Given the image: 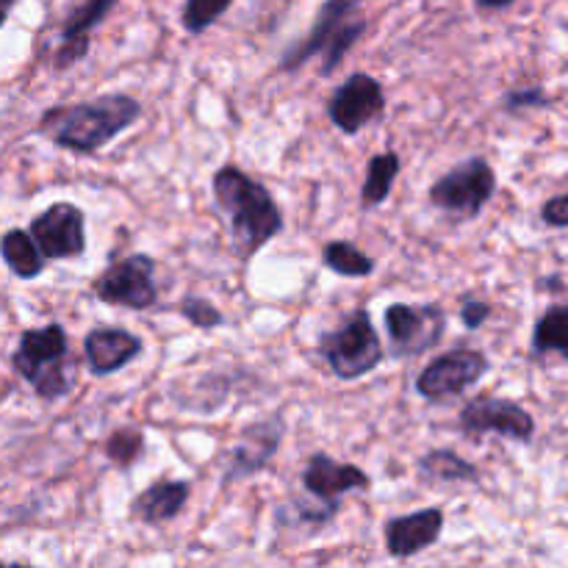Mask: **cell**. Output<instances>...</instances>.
<instances>
[{
    "mask_svg": "<svg viewBox=\"0 0 568 568\" xmlns=\"http://www.w3.org/2000/svg\"><path fill=\"white\" fill-rule=\"evenodd\" d=\"M189 497H192V483L181 477H159L133 497L131 519L148 527L170 525L183 514Z\"/></svg>",
    "mask_w": 568,
    "mask_h": 568,
    "instance_id": "16",
    "label": "cell"
},
{
    "mask_svg": "<svg viewBox=\"0 0 568 568\" xmlns=\"http://www.w3.org/2000/svg\"><path fill=\"white\" fill-rule=\"evenodd\" d=\"M491 316H494V305L488 303L486 297H480V294H466V297L460 300V322H464L466 331L471 333L480 331Z\"/></svg>",
    "mask_w": 568,
    "mask_h": 568,
    "instance_id": "30",
    "label": "cell"
},
{
    "mask_svg": "<svg viewBox=\"0 0 568 568\" xmlns=\"http://www.w3.org/2000/svg\"><path fill=\"white\" fill-rule=\"evenodd\" d=\"M366 28H369V22L364 20V17H349L347 22H344L342 28H338L336 33H333L331 39L325 42V48L320 50L322 55V67H320V75L322 78H331L333 72L342 67V61L347 59L349 50L358 44V39L364 37Z\"/></svg>",
    "mask_w": 568,
    "mask_h": 568,
    "instance_id": "23",
    "label": "cell"
},
{
    "mask_svg": "<svg viewBox=\"0 0 568 568\" xmlns=\"http://www.w3.org/2000/svg\"><path fill=\"white\" fill-rule=\"evenodd\" d=\"M233 0H183L181 26L189 37H203L211 26L227 14Z\"/></svg>",
    "mask_w": 568,
    "mask_h": 568,
    "instance_id": "25",
    "label": "cell"
},
{
    "mask_svg": "<svg viewBox=\"0 0 568 568\" xmlns=\"http://www.w3.org/2000/svg\"><path fill=\"white\" fill-rule=\"evenodd\" d=\"M92 294L105 305L128 311H148L159 303L155 258L148 253H131L105 266L92 281Z\"/></svg>",
    "mask_w": 568,
    "mask_h": 568,
    "instance_id": "7",
    "label": "cell"
},
{
    "mask_svg": "<svg viewBox=\"0 0 568 568\" xmlns=\"http://www.w3.org/2000/svg\"><path fill=\"white\" fill-rule=\"evenodd\" d=\"M383 325L394 358H419L447 336V311L436 303H392L383 311Z\"/></svg>",
    "mask_w": 568,
    "mask_h": 568,
    "instance_id": "6",
    "label": "cell"
},
{
    "mask_svg": "<svg viewBox=\"0 0 568 568\" xmlns=\"http://www.w3.org/2000/svg\"><path fill=\"white\" fill-rule=\"evenodd\" d=\"M386 114V89L369 72H353L327 100V116L347 136H358Z\"/></svg>",
    "mask_w": 568,
    "mask_h": 568,
    "instance_id": "10",
    "label": "cell"
},
{
    "mask_svg": "<svg viewBox=\"0 0 568 568\" xmlns=\"http://www.w3.org/2000/svg\"><path fill=\"white\" fill-rule=\"evenodd\" d=\"M300 483H303L305 497L316 499V503L325 505L336 516L347 494L369 491L372 488V477L361 466L344 464V460H336L327 453L311 455L303 475H300Z\"/></svg>",
    "mask_w": 568,
    "mask_h": 568,
    "instance_id": "13",
    "label": "cell"
},
{
    "mask_svg": "<svg viewBox=\"0 0 568 568\" xmlns=\"http://www.w3.org/2000/svg\"><path fill=\"white\" fill-rule=\"evenodd\" d=\"M416 475L425 483L438 486H475L480 483V469L455 449H427L416 458Z\"/></svg>",
    "mask_w": 568,
    "mask_h": 568,
    "instance_id": "18",
    "label": "cell"
},
{
    "mask_svg": "<svg viewBox=\"0 0 568 568\" xmlns=\"http://www.w3.org/2000/svg\"><path fill=\"white\" fill-rule=\"evenodd\" d=\"M532 355H558L568 358V305L555 303L544 311L532 327Z\"/></svg>",
    "mask_w": 568,
    "mask_h": 568,
    "instance_id": "21",
    "label": "cell"
},
{
    "mask_svg": "<svg viewBox=\"0 0 568 568\" xmlns=\"http://www.w3.org/2000/svg\"><path fill=\"white\" fill-rule=\"evenodd\" d=\"M541 222L552 231H566L568 227V194H555L541 205Z\"/></svg>",
    "mask_w": 568,
    "mask_h": 568,
    "instance_id": "31",
    "label": "cell"
},
{
    "mask_svg": "<svg viewBox=\"0 0 568 568\" xmlns=\"http://www.w3.org/2000/svg\"><path fill=\"white\" fill-rule=\"evenodd\" d=\"M536 288H538V292H558V294H564V288H566L564 275H560V272H555V275L541 277V281L536 283Z\"/></svg>",
    "mask_w": 568,
    "mask_h": 568,
    "instance_id": "32",
    "label": "cell"
},
{
    "mask_svg": "<svg viewBox=\"0 0 568 568\" xmlns=\"http://www.w3.org/2000/svg\"><path fill=\"white\" fill-rule=\"evenodd\" d=\"M361 3H364V0H325V6H322L320 14H316L311 31L281 55L277 67H281L283 72H297L300 67L308 64L314 55H320V50L325 48L327 39H331L349 17H355Z\"/></svg>",
    "mask_w": 568,
    "mask_h": 568,
    "instance_id": "17",
    "label": "cell"
},
{
    "mask_svg": "<svg viewBox=\"0 0 568 568\" xmlns=\"http://www.w3.org/2000/svg\"><path fill=\"white\" fill-rule=\"evenodd\" d=\"M497 189L499 178L491 161L483 159V155H471V159L460 161L453 170L444 172L442 178H436L427 189V200H430L433 209L444 211L453 220L475 222L488 209Z\"/></svg>",
    "mask_w": 568,
    "mask_h": 568,
    "instance_id": "5",
    "label": "cell"
},
{
    "mask_svg": "<svg viewBox=\"0 0 568 568\" xmlns=\"http://www.w3.org/2000/svg\"><path fill=\"white\" fill-rule=\"evenodd\" d=\"M444 525H447V516L442 508L430 505V508L414 510V514L405 516H392V519L383 525V544H386V552L397 560H408L414 555L427 552L430 547H436L444 536Z\"/></svg>",
    "mask_w": 568,
    "mask_h": 568,
    "instance_id": "14",
    "label": "cell"
},
{
    "mask_svg": "<svg viewBox=\"0 0 568 568\" xmlns=\"http://www.w3.org/2000/svg\"><path fill=\"white\" fill-rule=\"evenodd\" d=\"M44 261H72L87 253V214L75 203H50L28 225Z\"/></svg>",
    "mask_w": 568,
    "mask_h": 568,
    "instance_id": "11",
    "label": "cell"
},
{
    "mask_svg": "<svg viewBox=\"0 0 568 568\" xmlns=\"http://www.w3.org/2000/svg\"><path fill=\"white\" fill-rule=\"evenodd\" d=\"M516 0H475V6L480 11H503V9H510Z\"/></svg>",
    "mask_w": 568,
    "mask_h": 568,
    "instance_id": "33",
    "label": "cell"
},
{
    "mask_svg": "<svg viewBox=\"0 0 568 568\" xmlns=\"http://www.w3.org/2000/svg\"><path fill=\"white\" fill-rule=\"evenodd\" d=\"M144 342L136 333L116 325H98L83 336V358L94 377H111L142 358Z\"/></svg>",
    "mask_w": 568,
    "mask_h": 568,
    "instance_id": "15",
    "label": "cell"
},
{
    "mask_svg": "<svg viewBox=\"0 0 568 568\" xmlns=\"http://www.w3.org/2000/svg\"><path fill=\"white\" fill-rule=\"evenodd\" d=\"M178 314L189 322L197 331H214V327L225 325V314L216 308L211 300L200 297V294H186V297L178 303Z\"/></svg>",
    "mask_w": 568,
    "mask_h": 568,
    "instance_id": "27",
    "label": "cell"
},
{
    "mask_svg": "<svg viewBox=\"0 0 568 568\" xmlns=\"http://www.w3.org/2000/svg\"><path fill=\"white\" fill-rule=\"evenodd\" d=\"M0 258L9 266L11 275L20 277V281H37L44 266H48V261L39 253L37 242H33L26 227H9L0 236Z\"/></svg>",
    "mask_w": 568,
    "mask_h": 568,
    "instance_id": "19",
    "label": "cell"
},
{
    "mask_svg": "<svg viewBox=\"0 0 568 568\" xmlns=\"http://www.w3.org/2000/svg\"><path fill=\"white\" fill-rule=\"evenodd\" d=\"M144 109L136 98L125 92H109L78 103L50 105L37 122L50 144L72 155H94L109 148L120 133L142 120Z\"/></svg>",
    "mask_w": 568,
    "mask_h": 568,
    "instance_id": "1",
    "label": "cell"
},
{
    "mask_svg": "<svg viewBox=\"0 0 568 568\" xmlns=\"http://www.w3.org/2000/svg\"><path fill=\"white\" fill-rule=\"evenodd\" d=\"M552 105V94L547 92L544 87H525V89H514L503 98V109L508 114H521V111H532V109H549Z\"/></svg>",
    "mask_w": 568,
    "mask_h": 568,
    "instance_id": "28",
    "label": "cell"
},
{
    "mask_svg": "<svg viewBox=\"0 0 568 568\" xmlns=\"http://www.w3.org/2000/svg\"><path fill=\"white\" fill-rule=\"evenodd\" d=\"M103 453L111 466H116V469H131V466L139 464V458H142L144 453V433L131 425L116 427V430H111V436L105 438Z\"/></svg>",
    "mask_w": 568,
    "mask_h": 568,
    "instance_id": "24",
    "label": "cell"
},
{
    "mask_svg": "<svg viewBox=\"0 0 568 568\" xmlns=\"http://www.w3.org/2000/svg\"><path fill=\"white\" fill-rule=\"evenodd\" d=\"M320 355L327 361L333 375L344 383H353L375 372L386 358L377 327L369 308H353L342 325L320 336Z\"/></svg>",
    "mask_w": 568,
    "mask_h": 568,
    "instance_id": "4",
    "label": "cell"
},
{
    "mask_svg": "<svg viewBox=\"0 0 568 568\" xmlns=\"http://www.w3.org/2000/svg\"><path fill=\"white\" fill-rule=\"evenodd\" d=\"M458 427L466 438L480 442L488 433L499 438H508L516 444H532L536 438V419L525 405L514 399L494 397V394H477L464 405L458 416Z\"/></svg>",
    "mask_w": 568,
    "mask_h": 568,
    "instance_id": "9",
    "label": "cell"
},
{
    "mask_svg": "<svg viewBox=\"0 0 568 568\" xmlns=\"http://www.w3.org/2000/svg\"><path fill=\"white\" fill-rule=\"evenodd\" d=\"M399 170H403V159H399L397 150H383V153L372 155L369 164H366L364 186H361V205L366 211L381 209L392 197V189L397 183Z\"/></svg>",
    "mask_w": 568,
    "mask_h": 568,
    "instance_id": "20",
    "label": "cell"
},
{
    "mask_svg": "<svg viewBox=\"0 0 568 568\" xmlns=\"http://www.w3.org/2000/svg\"><path fill=\"white\" fill-rule=\"evenodd\" d=\"M120 0H83L78 9L70 11V17L61 26V39H75V37H89L105 17L114 11V6Z\"/></svg>",
    "mask_w": 568,
    "mask_h": 568,
    "instance_id": "26",
    "label": "cell"
},
{
    "mask_svg": "<svg viewBox=\"0 0 568 568\" xmlns=\"http://www.w3.org/2000/svg\"><path fill=\"white\" fill-rule=\"evenodd\" d=\"M92 50V37H75V39H61L59 48L53 53V70L55 72H67L83 61Z\"/></svg>",
    "mask_w": 568,
    "mask_h": 568,
    "instance_id": "29",
    "label": "cell"
},
{
    "mask_svg": "<svg viewBox=\"0 0 568 568\" xmlns=\"http://www.w3.org/2000/svg\"><path fill=\"white\" fill-rule=\"evenodd\" d=\"M211 192L227 222L233 250L242 261L258 255L286 227L275 194L242 166L222 164L211 178Z\"/></svg>",
    "mask_w": 568,
    "mask_h": 568,
    "instance_id": "2",
    "label": "cell"
},
{
    "mask_svg": "<svg viewBox=\"0 0 568 568\" xmlns=\"http://www.w3.org/2000/svg\"><path fill=\"white\" fill-rule=\"evenodd\" d=\"M14 6H17V0H0V28L6 26V20H9V14Z\"/></svg>",
    "mask_w": 568,
    "mask_h": 568,
    "instance_id": "34",
    "label": "cell"
},
{
    "mask_svg": "<svg viewBox=\"0 0 568 568\" xmlns=\"http://www.w3.org/2000/svg\"><path fill=\"white\" fill-rule=\"evenodd\" d=\"M11 369L33 388L42 403L64 399L75 386V372L70 361V333L61 322L44 327H28L20 333L17 349L11 353Z\"/></svg>",
    "mask_w": 568,
    "mask_h": 568,
    "instance_id": "3",
    "label": "cell"
},
{
    "mask_svg": "<svg viewBox=\"0 0 568 568\" xmlns=\"http://www.w3.org/2000/svg\"><path fill=\"white\" fill-rule=\"evenodd\" d=\"M322 266L338 277L358 281V277H369L375 272V258L366 255L355 242L333 239V242H325V247H322Z\"/></svg>",
    "mask_w": 568,
    "mask_h": 568,
    "instance_id": "22",
    "label": "cell"
},
{
    "mask_svg": "<svg viewBox=\"0 0 568 568\" xmlns=\"http://www.w3.org/2000/svg\"><path fill=\"white\" fill-rule=\"evenodd\" d=\"M491 369V361L483 349L458 344L447 353L436 355L416 377V394L427 403H449L469 392Z\"/></svg>",
    "mask_w": 568,
    "mask_h": 568,
    "instance_id": "8",
    "label": "cell"
},
{
    "mask_svg": "<svg viewBox=\"0 0 568 568\" xmlns=\"http://www.w3.org/2000/svg\"><path fill=\"white\" fill-rule=\"evenodd\" d=\"M283 436H286V422L281 414H272L266 419L250 422L247 427H242L225 458V475H222L225 486L261 475L275 460Z\"/></svg>",
    "mask_w": 568,
    "mask_h": 568,
    "instance_id": "12",
    "label": "cell"
}]
</instances>
